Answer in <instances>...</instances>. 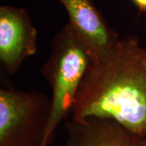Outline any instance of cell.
Instances as JSON below:
<instances>
[{
    "label": "cell",
    "mask_w": 146,
    "mask_h": 146,
    "mask_svg": "<svg viewBox=\"0 0 146 146\" xmlns=\"http://www.w3.org/2000/svg\"><path fill=\"white\" fill-rule=\"evenodd\" d=\"M93 59L69 24L53 38L50 53L41 69L51 89V110L42 146H49L59 123L72 114L81 84Z\"/></svg>",
    "instance_id": "7a4b0ae2"
},
{
    "label": "cell",
    "mask_w": 146,
    "mask_h": 146,
    "mask_svg": "<svg viewBox=\"0 0 146 146\" xmlns=\"http://www.w3.org/2000/svg\"><path fill=\"white\" fill-rule=\"evenodd\" d=\"M65 146H146V138L133 134L117 122L91 118L66 123Z\"/></svg>",
    "instance_id": "8992f818"
},
{
    "label": "cell",
    "mask_w": 146,
    "mask_h": 146,
    "mask_svg": "<svg viewBox=\"0 0 146 146\" xmlns=\"http://www.w3.org/2000/svg\"><path fill=\"white\" fill-rule=\"evenodd\" d=\"M131 2L140 12L146 13V0H131Z\"/></svg>",
    "instance_id": "52a82bcc"
},
{
    "label": "cell",
    "mask_w": 146,
    "mask_h": 146,
    "mask_svg": "<svg viewBox=\"0 0 146 146\" xmlns=\"http://www.w3.org/2000/svg\"><path fill=\"white\" fill-rule=\"evenodd\" d=\"M51 110L45 94L0 89V146H42Z\"/></svg>",
    "instance_id": "3957f363"
},
{
    "label": "cell",
    "mask_w": 146,
    "mask_h": 146,
    "mask_svg": "<svg viewBox=\"0 0 146 146\" xmlns=\"http://www.w3.org/2000/svg\"><path fill=\"white\" fill-rule=\"evenodd\" d=\"M37 51V30L25 9L0 7V62L13 75L22 63Z\"/></svg>",
    "instance_id": "277c9868"
},
{
    "label": "cell",
    "mask_w": 146,
    "mask_h": 146,
    "mask_svg": "<svg viewBox=\"0 0 146 146\" xmlns=\"http://www.w3.org/2000/svg\"><path fill=\"white\" fill-rule=\"evenodd\" d=\"M68 16V24L87 48L93 62L109 54L119 40L93 0H58Z\"/></svg>",
    "instance_id": "5b68a950"
},
{
    "label": "cell",
    "mask_w": 146,
    "mask_h": 146,
    "mask_svg": "<svg viewBox=\"0 0 146 146\" xmlns=\"http://www.w3.org/2000/svg\"><path fill=\"white\" fill-rule=\"evenodd\" d=\"M72 120H113L146 138V46L121 37L102 59L92 62L80 88Z\"/></svg>",
    "instance_id": "6da1fadb"
}]
</instances>
